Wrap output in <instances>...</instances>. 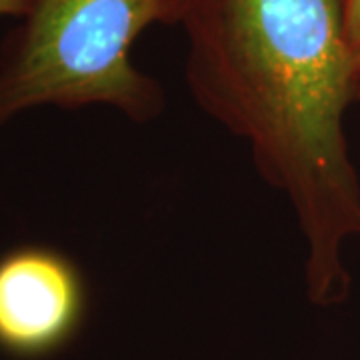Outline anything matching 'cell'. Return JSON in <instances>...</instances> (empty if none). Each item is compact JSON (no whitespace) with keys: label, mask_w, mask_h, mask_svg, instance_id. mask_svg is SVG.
I'll return each mask as SVG.
<instances>
[{"label":"cell","mask_w":360,"mask_h":360,"mask_svg":"<svg viewBox=\"0 0 360 360\" xmlns=\"http://www.w3.org/2000/svg\"><path fill=\"white\" fill-rule=\"evenodd\" d=\"M356 103H360V70H359V80H356Z\"/></svg>","instance_id":"cell-6"},{"label":"cell","mask_w":360,"mask_h":360,"mask_svg":"<svg viewBox=\"0 0 360 360\" xmlns=\"http://www.w3.org/2000/svg\"><path fill=\"white\" fill-rule=\"evenodd\" d=\"M180 26L193 98L248 142L258 174L295 212L309 300L342 302L352 284L345 245L360 238L345 134L360 68L342 0H191Z\"/></svg>","instance_id":"cell-1"},{"label":"cell","mask_w":360,"mask_h":360,"mask_svg":"<svg viewBox=\"0 0 360 360\" xmlns=\"http://www.w3.org/2000/svg\"><path fill=\"white\" fill-rule=\"evenodd\" d=\"M342 8H345L348 44L360 68V0H342Z\"/></svg>","instance_id":"cell-4"},{"label":"cell","mask_w":360,"mask_h":360,"mask_svg":"<svg viewBox=\"0 0 360 360\" xmlns=\"http://www.w3.org/2000/svg\"><path fill=\"white\" fill-rule=\"evenodd\" d=\"M86 290L70 258L44 246L0 257V348L14 356L51 354L75 336Z\"/></svg>","instance_id":"cell-3"},{"label":"cell","mask_w":360,"mask_h":360,"mask_svg":"<svg viewBox=\"0 0 360 360\" xmlns=\"http://www.w3.org/2000/svg\"><path fill=\"white\" fill-rule=\"evenodd\" d=\"M191 0H34L0 40V130L26 110L110 106L146 122L165 90L132 65L153 25L182 22Z\"/></svg>","instance_id":"cell-2"},{"label":"cell","mask_w":360,"mask_h":360,"mask_svg":"<svg viewBox=\"0 0 360 360\" xmlns=\"http://www.w3.org/2000/svg\"><path fill=\"white\" fill-rule=\"evenodd\" d=\"M34 0H0V16H11V18H20L28 13Z\"/></svg>","instance_id":"cell-5"}]
</instances>
